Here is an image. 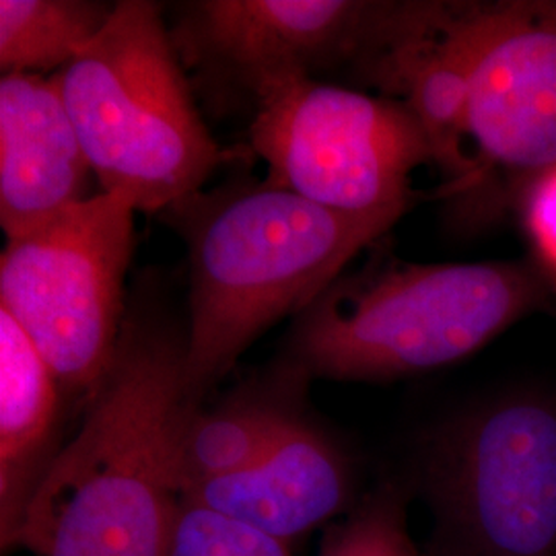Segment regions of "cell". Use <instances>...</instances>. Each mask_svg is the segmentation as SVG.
I'll return each mask as SVG.
<instances>
[{
	"mask_svg": "<svg viewBox=\"0 0 556 556\" xmlns=\"http://www.w3.org/2000/svg\"><path fill=\"white\" fill-rule=\"evenodd\" d=\"M184 361L186 334L172 321L126 316L114 365L41 480L15 546L34 556H169Z\"/></svg>",
	"mask_w": 556,
	"mask_h": 556,
	"instance_id": "1",
	"label": "cell"
},
{
	"mask_svg": "<svg viewBox=\"0 0 556 556\" xmlns=\"http://www.w3.org/2000/svg\"><path fill=\"white\" fill-rule=\"evenodd\" d=\"M190 262L186 402L229 374L270 326L303 314L400 213H340L262 181L223 199L186 200Z\"/></svg>",
	"mask_w": 556,
	"mask_h": 556,
	"instance_id": "2",
	"label": "cell"
},
{
	"mask_svg": "<svg viewBox=\"0 0 556 556\" xmlns=\"http://www.w3.org/2000/svg\"><path fill=\"white\" fill-rule=\"evenodd\" d=\"M548 289L523 262H369L299 314L287 363L307 379L429 374L475 355L546 305Z\"/></svg>",
	"mask_w": 556,
	"mask_h": 556,
	"instance_id": "3",
	"label": "cell"
},
{
	"mask_svg": "<svg viewBox=\"0 0 556 556\" xmlns=\"http://www.w3.org/2000/svg\"><path fill=\"white\" fill-rule=\"evenodd\" d=\"M59 75L101 192L128 197L137 213L172 211L233 160L200 118L155 2L114 4Z\"/></svg>",
	"mask_w": 556,
	"mask_h": 556,
	"instance_id": "4",
	"label": "cell"
},
{
	"mask_svg": "<svg viewBox=\"0 0 556 556\" xmlns=\"http://www.w3.org/2000/svg\"><path fill=\"white\" fill-rule=\"evenodd\" d=\"M427 556H556V397L511 392L445 420L425 441Z\"/></svg>",
	"mask_w": 556,
	"mask_h": 556,
	"instance_id": "5",
	"label": "cell"
},
{
	"mask_svg": "<svg viewBox=\"0 0 556 556\" xmlns=\"http://www.w3.org/2000/svg\"><path fill=\"white\" fill-rule=\"evenodd\" d=\"M135 202L98 192L34 233L7 239L0 307L52 369L62 394L91 402L124 330V280L135 248Z\"/></svg>",
	"mask_w": 556,
	"mask_h": 556,
	"instance_id": "6",
	"label": "cell"
},
{
	"mask_svg": "<svg viewBox=\"0 0 556 556\" xmlns=\"http://www.w3.org/2000/svg\"><path fill=\"white\" fill-rule=\"evenodd\" d=\"M250 93L266 184L340 213L406 215L415 204L410 179L433 153L402 103L305 75L260 80Z\"/></svg>",
	"mask_w": 556,
	"mask_h": 556,
	"instance_id": "7",
	"label": "cell"
},
{
	"mask_svg": "<svg viewBox=\"0 0 556 556\" xmlns=\"http://www.w3.org/2000/svg\"><path fill=\"white\" fill-rule=\"evenodd\" d=\"M475 199L523 190L556 165V0L468 7Z\"/></svg>",
	"mask_w": 556,
	"mask_h": 556,
	"instance_id": "8",
	"label": "cell"
},
{
	"mask_svg": "<svg viewBox=\"0 0 556 556\" xmlns=\"http://www.w3.org/2000/svg\"><path fill=\"white\" fill-rule=\"evenodd\" d=\"M400 2L202 0L184 9L174 43L188 62L252 91L280 75L349 71L367 85Z\"/></svg>",
	"mask_w": 556,
	"mask_h": 556,
	"instance_id": "9",
	"label": "cell"
},
{
	"mask_svg": "<svg viewBox=\"0 0 556 556\" xmlns=\"http://www.w3.org/2000/svg\"><path fill=\"white\" fill-rule=\"evenodd\" d=\"M470 2H400L394 31L367 85L402 103L429 140L450 200L468 202L475 163L468 144Z\"/></svg>",
	"mask_w": 556,
	"mask_h": 556,
	"instance_id": "10",
	"label": "cell"
},
{
	"mask_svg": "<svg viewBox=\"0 0 556 556\" xmlns=\"http://www.w3.org/2000/svg\"><path fill=\"white\" fill-rule=\"evenodd\" d=\"M60 75L0 79V225L23 238L96 197ZM98 181V179H96Z\"/></svg>",
	"mask_w": 556,
	"mask_h": 556,
	"instance_id": "11",
	"label": "cell"
},
{
	"mask_svg": "<svg viewBox=\"0 0 556 556\" xmlns=\"http://www.w3.org/2000/svg\"><path fill=\"white\" fill-rule=\"evenodd\" d=\"M351 495V464L337 441L301 417L254 466L179 501L233 517L289 544L332 519Z\"/></svg>",
	"mask_w": 556,
	"mask_h": 556,
	"instance_id": "12",
	"label": "cell"
},
{
	"mask_svg": "<svg viewBox=\"0 0 556 556\" xmlns=\"http://www.w3.org/2000/svg\"><path fill=\"white\" fill-rule=\"evenodd\" d=\"M62 390L20 324L0 307V542L15 548L23 517L60 454Z\"/></svg>",
	"mask_w": 556,
	"mask_h": 556,
	"instance_id": "13",
	"label": "cell"
},
{
	"mask_svg": "<svg viewBox=\"0 0 556 556\" xmlns=\"http://www.w3.org/2000/svg\"><path fill=\"white\" fill-rule=\"evenodd\" d=\"M305 381L287 363L275 378L241 390L215 410L186 404L174 438L179 497L254 466L303 417L299 397Z\"/></svg>",
	"mask_w": 556,
	"mask_h": 556,
	"instance_id": "14",
	"label": "cell"
},
{
	"mask_svg": "<svg viewBox=\"0 0 556 556\" xmlns=\"http://www.w3.org/2000/svg\"><path fill=\"white\" fill-rule=\"evenodd\" d=\"M112 9L85 0H0L2 75L64 71L98 38Z\"/></svg>",
	"mask_w": 556,
	"mask_h": 556,
	"instance_id": "15",
	"label": "cell"
},
{
	"mask_svg": "<svg viewBox=\"0 0 556 556\" xmlns=\"http://www.w3.org/2000/svg\"><path fill=\"white\" fill-rule=\"evenodd\" d=\"M318 556H420L406 521L404 491L386 484L328 530Z\"/></svg>",
	"mask_w": 556,
	"mask_h": 556,
	"instance_id": "16",
	"label": "cell"
},
{
	"mask_svg": "<svg viewBox=\"0 0 556 556\" xmlns=\"http://www.w3.org/2000/svg\"><path fill=\"white\" fill-rule=\"evenodd\" d=\"M169 556H291L289 544L197 503L179 501Z\"/></svg>",
	"mask_w": 556,
	"mask_h": 556,
	"instance_id": "17",
	"label": "cell"
},
{
	"mask_svg": "<svg viewBox=\"0 0 556 556\" xmlns=\"http://www.w3.org/2000/svg\"><path fill=\"white\" fill-rule=\"evenodd\" d=\"M521 220L538 258L556 275V165L523 190Z\"/></svg>",
	"mask_w": 556,
	"mask_h": 556,
	"instance_id": "18",
	"label": "cell"
}]
</instances>
